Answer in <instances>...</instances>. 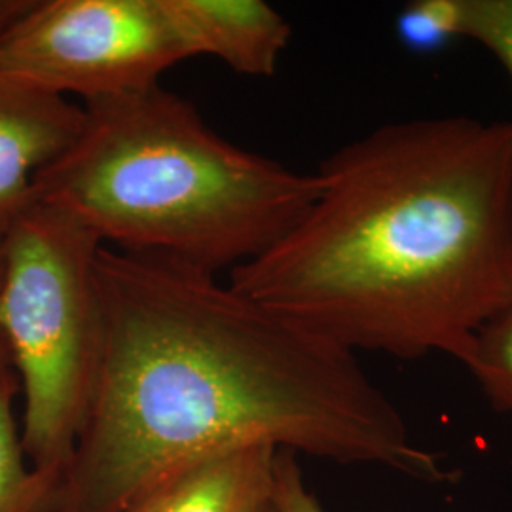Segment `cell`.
<instances>
[{
  "mask_svg": "<svg viewBox=\"0 0 512 512\" xmlns=\"http://www.w3.org/2000/svg\"><path fill=\"white\" fill-rule=\"evenodd\" d=\"M103 247L38 200L2 241L0 325L23 397V452L37 469L65 475L92 408L105 346Z\"/></svg>",
  "mask_w": 512,
  "mask_h": 512,
  "instance_id": "obj_4",
  "label": "cell"
},
{
  "mask_svg": "<svg viewBox=\"0 0 512 512\" xmlns=\"http://www.w3.org/2000/svg\"><path fill=\"white\" fill-rule=\"evenodd\" d=\"M461 33L484 46L512 80V0H459Z\"/></svg>",
  "mask_w": 512,
  "mask_h": 512,
  "instance_id": "obj_12",
  "label": "cell"
},
{
  "mask_svg": "<svg viewBox=\"0 0 512 512\" xmlns=\"http://www.w3.org/2000/svg\"><path fill=\"white\" fill-rule=\"evenodd\" d=\"M194 55H211L243 76H272L293 35L264 0H167Z\"/></svg>",
  "mask_w": 512,
  "mask_h": 512,
  "instance_id": "obj_7",
  "label": "cell"
},
{
  "mask_svg": "<svg viewBox=\"0 0 512 512\" xmlns=\"http://www.w3.org/2000/svg\"><path fill=\"white\" fill-rule=\"evenodd\" d=\"M18 376L0 382V512H55L63 473L37 469L21 444L14 414Z\"/></svg>",
  "mask_w": 512,
  "mask_h": 512,
  "instance_id": "obj_9",
  "label": "cell"
},
{
  "mask_svg": "<svg viewBox=\"0 0 512 512\" xmlns=\"http://www.w3.org/2000/svg\"><path fill=\"white\" fill-rule=\"evenodd\" d=\"M274 499L279 512H325L304 482L296 454L279 450L274 461Z\"/></svg>",
  "mask_w": 512,
  "mask_h": 512,
  "instance_id": "obj_13",
  "label": "cell"
},
{
  "mask_svg": "<svg viewBox=\"0 0 512 512\" xmlns=\"http://www.w3.org/2000/svg\"><path fill=\"white\" fill-rule=\"evenodd\" d=\"M467 368L495 410L512 416V304L478 330Z\"/></svg>",
  "mask_w": 512,
  "mask_h": 512,
  "instance_id": "obj_10",
  "label": "cell"
},
{
  "mask_svg": "<svg viewBox=\"0 0 512 512\" xmlns=\"http://www.w3.org/2000/svg\"><path fill=\"white\" fill-rule=\"evenodd\" d=\"M253 512H279L277 511V507H275L274 499H270V501H266V503H262L260 507H256Z\"/></svg>",
  "mask_w": 512,
  "mask_h": 512,
  "instance_id": "obj_16",
  "label": "cell"
},
{
  "mask_svg": "<svg viewBox=\"0 0 512 512\" xmlns=\"http://www.w3.org/2000/svg\"><path fill=\"white\" fill-rule=\"evenodd\" d=\"M277 452L251 446L202 459L139 495L126 512H253L272 499Z\"/></svg>",
  "mask_w": 512,
  "mask_h": 512,
  "instance_id": "obj_8",
  "label": "cell"
},
{
  "mask_svg": "<svg viewBox=\"0 0 512 512\" xmlns=\"http://www.w3.org/2000/svg\"><path fill=\"white\" fill-rule=\"evenodd\" d=\"M31 4L33 0H0V37L31 8Z\"/></svg>",
  "mask_w": 512,
  "mask_h": 512,
  "instance_id": "obj_14",
  "label": "cell"
},
{
  "mask_svg": "<svg viewBox=\"0 0 512 512\" xmlns=\"http://www.w3.org/2000/svg\"><path fill=\"white\" fill-rule=\"evenodd\" d=\"M190 57L167 0H33L0 37V69L82 105L158 86Z\"/></svg>",
  "mask_w": 512,
  "mask_h": 512,
  "instance_id": "obj_5",
  "label": "cell"
},
{
  "mask_svg": "<svg viewBox=\"0 0 512 512\" xmlns=\"http://www.w3.org/2000/svg\"><path fill=\"white\" fill-rule=\"evenodd\" d=\"M397 31L404 46L418 54H435L461 33L459 0H414L397 19Z\"/></svg>",
  "mask_w": 512,
  "mask_h": 512,
  "instance_id": "obj_11",
  "label": "cell"
},
{
  "mask_svg": "<svg viewBox=\"0 0 512 512\" xmlns=\"http://www.w3.org/2000/svg\"><path fill=\"white\" fill-rule=\"evenodd\" d=\"M82 107L78 137L38 175L35 200L105 247L230 274L285 238L321 192L317 171L228 141L162 84Z\"/></svg>",
  "mask_w": 512,
  "mask_h": 512,
  "instance_id": "obj_3",
  "label": "cell"
},
{
  "mask_svg": "<svg viewBox=\"0 0 512 512\" xmlns=\"http://www.w3.org/2000/svg\"><path fill=\"white\" fill-rule=\"evenodd\" d=\"M82 122L80 103L0 69V243L35 203L38 175L73 145Z\"/></svg>",
  "mask_w": 512,
  "mask_h": 512,
  "instance_id": "obj_6",
  "label": "cell"
},
{
  "mask_svg": "<svg viewBox=\"0 0 512 512\" xmlns=\"http://www.w3.org/2000/svg\"><path fill=\"white\" fill-rule=\"evenodd\" d=\"M317 175L308 213L228 283L351 353L467 366L512 304V120L385 124Z\"/></svg>",
  "mask_w": 512,
  "mask_h": 512,
  "instance_id": "obj_2",
  "label": "cell"
},
{
  "mask_svg": "<svg viewBox=\"0 0 512 512\" xmlns=\"http://www.w3.org/2000/svg\"><path fill=\"white\" fill-rule=\"evenodd\" d=\"M105 346L55 512H126L202 459L272 446L456 482L355 353L169 256L103 247Z\"/></svg>",
  "mask_w": 512,
  "mask_h": 512,
  "instance_id": "obj_1",
  "label": "cell"
},
{
  "mask_svg": "<svg viewBox=\"0 0 512 512\" xmlns=\"http://www.w3.org/2000/svg\"><path fill=\"white\" fill-rule=\"evenodd\" d=\"M2 274H4V253H2V243H0V289H2ZM12 376H16L12 353H10V346L6 342L4 330L0 325V382H4L6 378H12Z\"/></svg>",
  "mask_w": 512,
  "mask_h": 512,
  "instance_id": "obj_15",
  "label": "cell"
}]
</instances>
